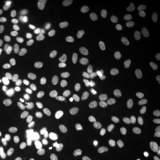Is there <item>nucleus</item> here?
Listing matches in <instances>:
<instances>
[{
  "instance_id": "obj_1",
  "label": "nucleus",
  "mask_w": 160,
  "mask_h": 160,
  "mask_svg": "<svg viewBox=\"0 0 160 160\" xmlns=\"http://www.w3.org/2000/svg\"><path fill=\"white\" fill-rule=\"evenodd\" d=\"M94 1L92 0H79L75 6V12L77 16L81 20L87 18L90 14L92 7Z\"/></svg>"
},
{
  "instance_id": "obj_2",
  "label": "nucleus",
  "mask_w": 160,
  "mask_h": 160,
  "mask_svg": "<svg viewBox=\"0 0 160 160\" xmlns=\"http://www.w3.org/2000/svg\"><path fill=\"white\" fill-rule=\"evenodd\" d=\"M145 4L143 0H131L127 2L125 5V10L129 12H137L142 9Z\"/></svg>"
},
{
  "instance_id": "obj_3",
  "label": "nucleus",
  "mask_w": 160,
  "mask_h": 160,
  "mask_svg": "<svg viewBox=\"0 0 160 160\" xmlns=\"http://www.w3.org/2000/svg\"><path fill=\"white\" fill-rule=\"evenodd\" d=\"M133 110L131 108H128L119 116L118 120L123 125H129L133 120Z\"/></svg>"
},
{
  "instance_id": "obj_4",
  "label": "nucleus",
  "mask_w": 160,
  "mask_h": 160,
  "mask_svg": "<svg viewBox=\"0 0 160 160\" xmlns=\"http://www.w3.org/2000/svg\"><path fill=\"white\" fill-rule=\"evenodd\" d=\"M137 50V46L133 43H128L122 45L119 48V53L123 57H128L135 53Z\"/></svg>"
},
{
  "instance_id": "obj_5",
  "label": "nucleus",
  "mask_w": 160,
  "mask_h": 160,
  "mask_svg": "<svg viewBox=\"0 0 160 160\" xmlns=\"http://www.w3.org/2000/svg\"><path fill=\"white\" fill-rule=\"evenodd\" d=\"M155 114V112L154 109L152 106H148L145 110L144 120H145V125L149 128L152 127L154 124Z\"/></svg>"
},
{
  "instance_id": "obj_6",
  "label": "nucleus",
  "mask_w": 160,
  "mask_h": 160,
  "mask_svg": "<svg viewBox=\"0 0 160 160\" xmlns=\"http://www.w3.org/2000/svg\"><path fill=\"white\" fill-rule=\"evenodd\" d=\"M54 104L53 99L51 97H44L38 104V109L40 112H46L51 108Z\"/></svg>"
},
{
  "instance_id": "obj_7",
  "label": "nucleus",
  "mask_w": 160,
  "mask_h": 160,
  "mask_svg": "<svg viewBox=\"0 0 160 160\" xmlns=\"http://www.w3.org/2000/svg\"><path fill=\"white\" fill-rule=\"evenodd\" d=\"M56 154L58 157L64 160H68L73 155L71 149L64 146H59L56 149Z\"/></svg>"
},
{
  "instance_id": "obj_8",
  "label": "nucleus",
  "mask_w": 160,
  "mask_h": 160,
  "mask_svg": "<svg viewBox=\"0 0 160 160\" xmlns=\"http://www.w3.org/2000/svg\"><path fill=\"white\" fill-rule=\"evenodd\" d=\"M70 134L74 137H80L86 132V127L81 124H74L69 129Z\"/></svg>"
},
{
  "instance_id": "obj_9",
  "label": "nucleus",
  "mask_w": 160,
  "mask_h": 160,
  "mask_svg": "<svg viewBox=\"0 0 160 160\" xmlns=\"http://www.w3.org/2000/svg\"><path fill=\"white\" fill-rule=\"evenodd\" d=\"M139 148L137 145L135 144H129L124 146L122 149V151L123 154L128 156H132L134 155L137 154L139 152Z\"/></svg>"
},
{
  "instance_id": "obj_10",
  "label": "nucleus",
  "mask_w": 160,
  "mask_h": 160,
  "mask_svg": "<svg viewBox=\"0 0 160 160\" xmlns=\"http://www.w3.org/2000/svg\"><path fill=\"white\" fill-rule=\"evenodd\" d=\"M132 81L138 84L144 85L147 84L148 82V77L143 73H135L132 75L131 78Z\"/></svg>"
},
{
  "instance_id": "obj_11",
  "label": "nucleus",
  "mask_w": 160,
  "mask_h": 160,
  "mask_svg": "<svg viewBox=\"0 0 160 160\" xmlns=\"http://www.w3.org/2000/svg\"><path fill=\"white\" fill-rule=\"evenodd\" d=\"M38 91L34 88H31L28 92V103L29 105L33 108L38 103Z\"/></svg>"
},
{
  "instance_id": "obj_12",
  "label": "nucleus",
  "mask_w": 160,
  "mask_h": 160,
  "mask_svg": "<svg viewBox=\"0 0 160 160\" xmlns=\"http://www.w3.org/2000/svg\"><path fill=\"white\" fill-rule=\"evenodd\" d=\"M89 77V72L86 69H80L73 74L72 78L75 81H82L86 80Z\"/></svg>"
},
{
  "instance_id": "obj_13",
  "label": "nucleus",
  "mask_w": 160,
  "mask_h": 160,
  "mask_svg": "<svg viewBox=\"0 0 160 160\" xmlns=\"http://www.w3.org/2000/svg\"><path fill=\"white\" fill-rule=\"evenodd\" d=\"M114 109V103L112 102L108 101L104 103L101 106L99 112L102 116H107L110 114Z\"/></svg>"
},
{
  "instance_id": "obj_14",
  "label": "nucleus",
  "mask_w": 160,
  "mask_h": 160,
  "mask_svg": "<svg viewBox=\"0 0 160 160\" xmlns=\"http://www.w3.org/2000/svg\"><path fill=\"white\" fill-rule=\"evenodd\" d=\"M12 155H13L17 159L22 160L24 158L25 152L23 149L18 145H13L11 148Z\"/></svg>"
},
{
  "instance_id": "obj_15",
  "label": "nucleus",
  "mask_w": 160,
  "mask_h": 160,
  "mask_svg": "<svg viewBox=\"0 0 160 160\" xmlns=\"http://www.w3.org/2000/svg\"><path fill=\"white\" fill-rule=\"evenodd\" d=\"M25 98V95L23 92H18L17 96L12 102V106L14 109H19L23 104Z\"/></svg>"
},
{
  "instance_id": "obj_16",
  "label": "nucleus",
  "mask_w": 160,
  "mask_h": 160,
  "mask_svg": "<svg viewBox=\"0 0 160 160\" xmlns=\"http://www.w3.org/2000/svg\"><path fill=\"white\" fill-rule=\"evenodd\" d=\"M111 63L108 59H104L97 65V71L100 73H105L109 71Z\"/></svg>"
},
{
  "instance_id": "obj_17",
  "label": "nucleus",
  "mask_w": 160,
  "mask_h": 160,
  "mask_svg": "<svg viewBox=\"0 0 160 160\" xmlns=\"http://www.w3.org/2000/svg\"><path fill=\"white\" fill-rule=\"evenodd\" d=\"M6 134L7 137H18L22 135V131L17 127H12L6 131Z\"/></svg>"
},
{
  "instance_id": "obj_18",
  "label": "nucleus",
  "mask_w": 160,
  "mask_h": 160,
  "mask_svg": "<svg viewBox=\"0 0 160 160\" xmlns=\"http://www.w3.org/2000/svg\"><path fill=\"white\" fill-rule=\"evenodd\" d=\"M56 25V22L52 19H46L40 24V28L43 30H48L53 29Z\"/></svg>"
},
{
  "instance_id": "obj_19",
  "label": "nucleus",
  "mask_w": 160,
  "mask_h": 160,
  "mask_svg": "<svg viewBox=\"0 0 160 160\" xmlns=\"http://www.w3.org/2000/svg\"><path fill=\"white\" fill-rule=\"evenodd\" d=\"M8 79L12 83L19 84L20 82H21L22 78L21 75L19 73L16 71H11L8 75Z\"/></svg>"
},
{
  "instance_id": "obj_20",
  "label": "nucleus",
  "mask_w": 160,
  "mask_h": 160,
  "mask_svg": "<svg viewBox=\"0 0 160 160\" xmlns=\"http://www.w3.org/2000/svg\"><path fill=\"white\" fill-rule=\"evenodd\" d=\"M68 84V81L66 79H61L58 81L53 86V89L56 92H61L63 90Z\"/></svg>"
},
{
  "instance_id": "obj_21",
  "label": "nucleus",
  "mask_w": 160,
  "mask_h": 160,
  "mask_svg": "<svg viewBox=\"0 0 160 160\" xmlns=\"http://www.w3.org/2000/svg\"><path fill=\"white\" fill-rule=\"evenodd\" d=\"M20 124L22 128L25 131H29L32 128L31 120L28 117H23L20 121Z\"/></svg>"
},
{
  "instance_id": "obj_22",
  "label": "nucleus",
  "mask_w": 160,
  "mask_h": 160,
  "mask_svg": "<svg viewBox=\"0 0 160 160\" xmlns=\"http://www.w3.org/2000/svg\"><path fill=\"white\" fill-rule=\"evenodd\" d=\"M34 82L40 86H45L48 82V79L46 77L40 74H35L33 75Z\"/></svg>"
},
{
  "instance_id": "obj_23",
  "label": "nucleus",
  "mask_w": 160,
  "mask_h": 160,
  "mask_svg": "<svg viewBox=\"0 0 160 160\" xmlns=\"http://www.w3.org/2000/svg\"><path fill=\"white\" fill-rule=\"evenodd\" d=\"M22 13V10H15L13 9H10L7 12V18L9 21H14L16 20L20 14Z\"/></svg>"
},
{
  "instance_id": "obj_24",
  "label": "nucleus",
  "mask_w": 160,
  "mask_h": 160,
  "mask_svg": "<svg viewBox=\"0 0 160 160\" xmlns=\"http://www.w3.org/2000/svg\"><path fill=\"white\" fill-rule=\"evenodd\" d=\"M33 30V24L30 20H26L22 25V31L23 34H29Z\"/></svg>"
},
{
  "instance_id": "obj_25",
  "label": "nucleus",
  "mask_w": 160,
  "mask_h": 160,
  "mask_svg": "<svg viewBox=\"0 0 160 160\" xmlns=\"http://www.w3.org/2000/svg\"><path fill=\"white\" fill-rule=\"evenodd\" d=\"M26 57L32 61H37L40 59L39 53L34 49H30L26 53Z\"/></svg>"
},
{
  "instance_id": "obj_26",
  "label": "nucleus",
  "mask_w": 160,
  "mask_h": 160,
  "mask_svg": "<svg viewBox=\"0 0 160 160\" xmlns=\"http://www.w3.org/2000/svg\"><path fill=\"white\" fill-rule=\"evenodd\" d=\"M132 132V129L131 126L128 125H122L118 129V133L120 135H129Z\"/></svg>"
},
{
  "instance_id": "obj_27",
  "label": "nucleus",
  "mask_w": 160,
  "mask_h": 160,
  "mask_svg": "<svg viewBox=\"0 0 160 160\" xmlns=\"http://www.w3.org/2000/svg\"><path fill=\"white\" fill-rule=\"evenodd\" d=\"M102 53V48L100 46H96L92 48L90 55L92 59H96L101 56Z\"/></svg>"
},
{
  "instance_id": "obj_28",
  "label": "nucleus",
  "mask_w": 160,
  "mask_h": 160,
  "mask_svg": "<svg viewBox=\"0 0 160 160\" xmlns=\"http://www.w3.org/2000/svg\"><path fill=\"white\" fill-rule=\"evenodd\" d=\"M37 157V151L34 148H30L24 155V160H35Z\"/></svg>"
},
{
  "instance_id": "obj_29",
  "label": "nucleus",
  "mask_w": 160,
  "mask_h": 160,
  "mask_svg": "<svg viewBox=\"0 0 160 160\" xmlns=\"http://www.w3.org/2000/svg\"><path fill=\"white\" fill-rule=\"evenodd\" d=\"M14 41V39L10 34H3L0 36V43L2 45H10Z\"/></svg>"
},
{
  "instance_id": "obj_30",
  "label": "nucleus",
  "mask_w": 160,
  "mask_h": 160,
  "mask_svg": "<svg viewBox=\"0 0 160 160\" xmlns=\"http://www.w3.org/2000/svg\"><path fill=\"white\" fill-rule=\"evenodd\" d=\"M22 68L24 72L30 73V72H32L34 71L36 68V66L34 63L29 62H25V63H23Z\"/></svg>"
},
{
  "instance_id": "obj_31",
  "label": "nucleus",
  "mask_w": 160,
  "mask_h": 160,
  "mask_svg": "<svg viewBox=\"0 0 160 160\" xmlns=\"http://www.w3.org/2000/svg\"><path fill=\"white\" fill-rule=\"evenodd\" d=\"M24 45L29 48H34L37 45V41L32 38H26L23 41Z\"/></svg>"
},
{
  "instance_id": "obj_32",
  "label": "nucleus",
  "mask_w": 160,
  "mask_h": 160,
  "mask_svg": "<svg viewBox=\"0 0 160 160\" xmlns=\"http://www.w3.org/2000/svg\"><path fill=\"white\" fill-rule=\"evenodd\" d=\"M81 58L78 56H75L74 58H71L69 61V66L71 68H76L78 67L80 65V62H81Z\"/></svg>"
},
{
  "instance_id": "obj_33",
  "label": "nucleus",
  "mask_w": 160,
  "mask_h": 160,
  "mask_svg": "<svg viewBox=\"0 0 160 160\" xmlns=\"http://www.w3.org/2000/svg\"><path fill=\"white\" fill-rule=\"evenodd\" d=\"M8 58V53L6 51H0V67L5 65Z\"/></svg>"
},
{
  "instance_id": "obj_34",
  "label": "nucleus",
  "mask_w": 160,
  "mask_h": 160,
  "mask_svg": "<svg viewBox=\"0 0 160 160\" xmlns=\"http://www.w3.org/2000/svg\"><path fill=\"white\" fill-rule=\"evenodd\" d=\"M52 72L54 76L57 77H61L64 75L65 71L62 67L59 66H55L53 68Z\"/></svg>"
},
{
  "instance_id": "obj_35",
  "label": "nucleus",
  "mask_w": 160,
  "mask_h": 160,
  "mask_svg": "<svg viewBox=\"0 0 160 160\" xmlns=\"http://www.w3.org/2000/svg\"><path fill=\"white\" fill-rule=\"evenodd\" d=\"M90 67V62L87 59L82 58L81 59V62H80V65L78 66L79 69H86V68H87Z\"/></svg>"
},
{
  "instance_id": "obj_36",
  "label": "nucleus",
  "mask_w": 160,
  "mask_h": 160,
  "mask_svg": "<svg viewBox=\"0 0 160 160\" xmlns=\"http://www.w3.org/2000/svg\"><path fill=\"white\" fill-rule=\"evenodd\" d=\"M55 43V35L53 32H49L47 34V43L51 45Z\"/></svg>"
},
{
  "instance_id": "obj_37",
  "label": "nucleus",
  "mask_w": 160,
  "mask_h": 160,
  "mask_svg": "<svg viewBox=\"0 0 160 160\" xmlns=\"http://www.w3.org/2000/svg\"><path fill=\"white\" fill-rule=\"evenodd\" d=\"M18 91L17 88H12L10 89L9 92V95H8V98L10 102H12L14 99L17 96V94L18 93Z\"/></svg>"
},
{
  "instance_id": "obj_38",
  "label": "nucleus",
  "mask_w": 160,
  "mask_h": 160,
  "mask_svg": "<svg viewBox=\"0 0 160 160\" xmlns=\"http://www.w3.org/2000/svg\"><path fill=\"white\" fill-rule=\"evenodd\" d=\"M58 53L60 57L64 58V59H69L71 57V53L63 49H59L58 50Z\"/></svg>"
},
{
  "instance_id": "obj_39",
  "label": "nucleus",
  "mask_w": 160,
  "mask_h": 160,
  "mask_svg": "<svg viewBox=\"0 0 160 160\" xmlns=\"http://www.w3.org/2000/svg\"><path fill=\"white\" fill-rule=\"evenodd\" d=\"M104 160H117L116 153L113 151H109L106 155Z\"/></svg>"
},
{
  "instance_id": "obj_40",
  "label": "nucleus",
  "mask_w": 160,
  "mask_h": 160,
  "mask_svg": "<svg viewBox=\"0 0 160 160\" xmlns=\"http://www.w3.org/2000/svg\"><path fill=\"white\" fill-rule=\"evenodd\" d=\"M24 4L23 2H14L12 3L11 5V8L15 10H22Z\"/></svg>"
},
{
  "instance_id": "obj_41",
  "label": "nucleus",
  "mask_w": 160,
  "mask_h": 160,
  "mask_svg": "<svg viewBox=\"0 0 160 160\" xmlns=\"http://www.w3.org/2000/svg\"><path fill=\"white\" fill-rule=\"evenodd\" d=\"M47 34L45 32H40L39 34V39H40V41L43 43L47 45Z\"/></svg>"
},
{
  "instance_id": "obj_42",
  "label": "nucleus",
  "mask_w": 160,
  "mask_h": 160,
  "mask_svg": "<svg viewBox=\"0 0 160 160\" xmlns=\"http://www.w3.org/2000/svg\"><path fill=\"white\" fill-rule=\"evenodd\" d=\"M154 73L155 76L160 77V61L158 62L155 66Z\"/></svg>"
},
{
  "instance_id": "obj_43",
  "label": "nucleus",
  "mask_w": 160,
  "mask_h": 160,
  "mask_svg": "<svg viewBox=\"0 0 160 160\" xmlns=\"http://www.w3.org/2000/svg\"><path fill=\"white\" fill-rule=\"evenodd\" d=\"M6 87V81L2 79H0V93H1L4 91Z\"/></svg>"
},
{
  "instance_id": "obj_44",
  "label": "nucleus",
  "mask_w": 160,
  "mask_h": 160,
  "mask_svg": "<svg viewBox=\"0 0 160 160\" xmlns=\"http://www.w3.org/2000/svg\"><path fill=\"white\" fill-rule=\"evenodd\" d=\"M4 160H17V158L12 154H8L4 158Z\"/></svg>"
},
{
  "instance_id": "obj_45",
  "label": "nucleus",
  "mask_w": 160,
  "mask_h": 160,
  "mask_svg": "<svg viewBox=\"0 0 160 160\" xmlns=\"http://www.w3.org/2000/svg\"><path fill=\"white\" fill-rule=\"evenodd\" d=\"M6 26V22L4 20L0 18V30L4 29Z\"/></svg>"
},
{
  "instance_id": "obj_46",
  "label": "nucleus",
  "mask_w": 160,
  "mask_h": 160,
  "mask_svg": "<svg viewBox=\"0 0 160 160\" xmlns=\"http://www.w3.org/2000/svg\"><path fill=\"white\" fill-rule=\"evenodd\" d=\"M81 160H92V157L90 155H85L82 157Z\"/></svg>"
},
{
  "instance_id": "obj_47",
  "label": "nucleus",
  "mask_w": 160,
  "mask_h": 160,
  "mask_svg": "<svg viewBox=\"0 0 160 160\" xmlns=\"http://www.w3.org/2000/svg\"><path fill=\"white\" fill-rule=\"evenodd\" d=\"M4 101H5V100L3 97H0V110L2 109V107L4 103Z\"/></svg>"
},
{
  "instance_id": "obj_48",
  "label": "nucleus",
  "mask_w": 160,
  "mask_h": 160,
  "mask_svg": "<svg viewBox=\"0 0 160 160\" xmlns=\"http://www.w3.org/2000/svg\"><path fill=\"white\" fill-rule=\"evenodd\" d=\"M35 160H42V159H40V158H38V159H36Z\"/></svg>"
},
{
  "instance_id": "obj_49",
  "label": "nucleus",
  "mask_w": 160,
  "mask_h": 160,
  "mask_svg": "<svg viewBox=\"0 0 160 160\" xmlns=\"http://www.w3.org/2000/svg\"><path fill=\"white\" fill-rule=\"evenodd\" d=\"M159 100V103H160V97H159V100Z\"/></svg>"
},
{
  "instance_id": "obj_50",
  "label": "nucleus",
  "mask_w": 160,
  "mask_h": 160,
  "mask_svg": "<svg viewBox=\"0 0 160 160\" xmlns=\"http://www.w3.org/2000/svg\"><path fill=\"white\" fill-rule=\"evenodd\" d=\"M52 160V159H49V160Z\"/></svg>"
},
{
  "instance_id": "obj_51",
  "label": "nucleus",
  "mask_w": 160,
  "mask_h": 160,
  "mask_svg": "<svg viewBox=\"0 0 160 160\" xmlns=\"http://www.w3.org/2000/svg\"><path fill=\"white\" fill-rule=\"evenodd\" d=\"M159 123H160V121H159Z\"/></svg>"
},
{
  "instance_id": "obj_52",
  "label": "nucleus",
  "mask_w": 160,
  "mask_h": 160,
  "mask_svg": "<svg viewBox=\"0 0 160 160\" xmlns=\"http://www.w3.org/2000/svg\"></svg>"
},
{
  "instance_id": "obj_53",
  "label": "nucleus",
  "mask_w": 160,
  "mask_h": 160,
  "mask_svg": "<svg viewBox=\"0 0 160 160\" xmlns=\"http://www.w3.org/2000/svg\"><path fill=\"white\" fill-rule=\"evenodd\" d=\"M0 160H1V159H0Z\"/></svg>"
}]
</instances>
